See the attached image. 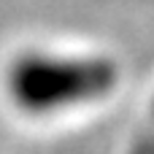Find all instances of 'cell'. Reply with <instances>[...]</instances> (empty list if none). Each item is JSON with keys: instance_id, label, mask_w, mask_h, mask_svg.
I'll return each mask as SVG.
<instances>
[{"instance_id": "6da1fadb", "label": "cell", "mask_w": 154, "mask_h": 154, "mask_svg": "<svg viewBox=\"0 0 154 154\" xmlns=\"http://www.w3.org/2000/svg\"><path fill=\"white\" fill-rule=\"evenodd\" d=\"M119 84V65L103 54H65L30 49L5 68V95L27 116H57L108 97Z\"/></svg>"}]
</instances>
